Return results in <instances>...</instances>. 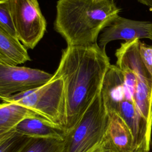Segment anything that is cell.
I'll use <instances>...</instances> for the list:
<instances>
[{
    "label": "cell",
    "mask_w": 152,
    "mask_h": 152,
    "mask_svg": "<svg viewBox=\"0 0 152 152\" xmlns=\"http://www.w3.org/2000/svg\"><path fill=\"white\" fill-rule=\"evenodd\" d=\"M89 152H107V151L103 148V147L100 143L98 145H97L96 147H94L93 150H91Z\"/></svg>",
    "instance_id": "obj_16"
},
{
    "label": "cell",
    "mask_w": 152,
    "mask_h": 152,
    "mask_svg": "<svg viewBox=\"0 0 152 152\" xmlns=\"http://www.w3.org/2000/svg\"><path fill=\"white\" fill-rule=\"evenodd\" d=\"M107 115L108 123L102 145L107 152H135L134 137L126 122L115 113Z\"/></svg>",
    "instance_id": "obj_8"
},
{
    "label": "cell",
    "mask_w": 152,
    "mask_h": 152,
    "mask_svg": "<svg viewBox=\"0 0 152 152\" xmlns=\"http://www.w3.org/2000/svg\"><path fill=\"white\" fill-rule=\"evenodd\" d=\"M141 4L147 6L152 11V0H137Z\"/></svg>",
    "instance_id": "obj_17"
},
{
    "label": "cell",
    "mask_w": 152,
    "mask_h": 152,
    "mask_svg": "<svg viewBox=\"0 0 152 152\" xmlns=\"http://www.w3.org/2000/svg\"><path fill=\"white\" fill-rule=\"evenodd\" d=\"M108 119L100 93L76 125L67 132L64 140V152H89L93 150L102 142Z\"/></svg>",
    "instance_id": "obj_4"
},
{
    "label": "cell",
    "mask_w": 152,
    "mask_h": 152,
    "mask_svg": "<svg viewBox=\"0 0 152 152\" xmlns=\"http://www.w3.org/2000/svg\"><path fill=\"white\" fill-rule=\"evenodd\" d=\"M29 138L14 131L0 140V152H18Z\"/></svg>",
    "instance_id": "obj_13"
},
{
    "label": "cell",
    "mask_w": 152,
    "mask_h": 152,
    "mask_svg": "<svg viewBox=\"0 0 152 152\" xmlns=\"http://www.w3.org/2000/svg\"><path fill=\"white\" fill-rule=\"evenodd\" d=\"M14 131L31 138H52L64 141L67 132L42 116L28 117L21 121Z\"/></svg>",
    "instance_id": "obj_9"
},
{
    "label": "cell",
    "mask_w": 152,
    "mask_h": 152,
    "mask_svg": "<svg viewBox=\"0 0 152 152\" xmlns=\"http://www.w3.org/2000/svg\"><path fill=\"white\" fill-rule=\"evenodd\" d=\"M151 22L134 20L118 15L110 24L105 27L100 34L99 46L105 50L107 44L112 41H126L149 39Z\"/></svg>",
    "instance_id": "obj_7"
},
{
    "label": "cell",
    "mask_w": 152,
    "mask_h": 152,
    "mask_svg": "<svg viewBox=\"0 0 152 152\" xmlns=\"http://www.w3.org/2000/svg\"><path fill=\"white\" fill-rule=\"evenodd\" d=\"M149 39L152 40V23H151V27H150V31H149Z\"/></svg>",
    "instance_id": "obj_18"
},
{
    "label": "cell",
    "mask_w": 152,
    "mask_h": 152,
    "mask_svg": "<svg viewBox=\"0 0 152 152\" xmlns=\"http://www.w3.org/2000/svg\"><path fill=\"white\" fill-rule=\"evenodd\" d=\"M3 102V101H2V100H0V103H1V102Z\"/></svg>",
    "instance_id": "obj_20"
},
{
    "label": "cell",
    "mask_w": 152,
    "mask_h": 152,
    "mask_svg": "<svg viewBox=\"0 0 152 152\" xmlns=\"http://www.w3.org/2000/svg\"><path fill=\"white\" fill-rule=\"evenodd\" d=\"M110 65L106 51L97 43L87 46H67L62 51L52 78H61L64 83L66 132L76 125L100 94Z\"/></svg>",
    "instance_id": "obj_1"
},
{
    "label": "cell",
    "mask_w": 152,
    "mask_h": 152,
    "mask_svg": "<svg viewBox=\"0 0 152 152\" xmlns=\"http://www.w3.org/2000/svg\"><path fill=\"white\" fill-rule=\"evenodd\" d=\"M16 36L26 48L33 49L43 37L46 22L37 0H8Z\"/></svg>",
    "instance_id": "obj_5"
},
{
    "label": "cell",
    "mask_w": 152,
    "mask_h": 152,
    "mask_svg": "<svg viewBox=\"0 0 152 152\" xmlns=\"http://www.w3.org/2000/svg\"><path fill=\"white\" fill-rule=\"evenodd\" d=\"M52 77L38 69L0 64V100L39 87Z\"/></svg>",
    "instance_id": "obj_6"
},
{
    "label": "cell",
    "mask_w": 152,
    "mask_h": 152,
    "mask_svg": "<svg viewBox=\"0 0 152 152\" xmlns=\"http://www.w3.org/2000/svg\"><path fill=\"white\" fill-rule=\"evenodd\" d=\"M140 51L145 66L152 75V46L140 42Z\"/></svg>",
    "instance_id": "obj_15"
},
{
    "label": "cell",
    "mask_w": 152,
    "mask_h": 152,
    "mask_svg": "<svg viewBox=\"0 0 152 152\" xmlns=\"http://www.w3.org/2000/svg\"><path fill=\"white\" fill-rule=\"evenodd\" d=\"M0 26L12 36L17 37L8 0H0Z\"/></svg>",
    "instance_id": "obj_14"
},
{
    "label": "cell",
    "mask_w": 152,
    "mask_h": 152,
    "mask_svg": "<svg viewBox=\"0 0 152 152\" xmlns=\"http://www.w3.org/2000/svg\"><path fill=\"white\" fill-rule=\"evenodd\" d=\"M2 101L26 107L66 131L64 86L61 78H52L39 87L14 94Z\"/></svg>",
    "instance_id": "obj_3"
},
{
    "label": "cell",
    "mask_w": 152,
    "mask_h": 152,
    "mask_svg": "<svg viewBox=\"0 0 152 152\" xmlns=\"http://www.w3.org/2000/svg\"><path fill=\"white\" fill-rule=\"evenodd\" d=\"M36 116H41L18 104L3 101L0 103V140L13 132L23 119Z\"/></svg>",
    "instance_id": "obj_11"
},
{
    "label": "cell",
    "mask_w": 152,
    "mask_h": 152,
    "mask_svg": "<svg viewBox=\"0 0 152 152\" xmlns=\"http://www.w3.org/2000/svg\"><path fill=\"white\" fill-rule=\"evenodd\" d=\"M18 152H64V141L30 137Z\"/></svg>",
    "instance_id": "obj_12"
},
{
    "label": "cell",
    "mask_w": 152,
    "mask_h": 152,
    "mask_svg": "<svg viewBox=\"0 0 152 152\" xmlns=\"http://www.w3.org/2000/svg\"><path fill=\"white\" fill-rule=\"evenodd\" d=\"M119 12L115 0H58L55 28L68 46L93 45Z\"/></svg>",
    "instance_id": "obj_2"
},
{
    "label": "cell",
    "mask_w": 152,
    "mask_h": 152,
    "mask_svg": "<svg viewBox=\"0 0 152 152\" xmlns=\"http://www.w3.org/2000/svg\"><path fill=\"white\" fill-rule=\"evenodd\" d=\"M137 152H149V151H137Z\"/></svg>",
    "instance_id": "obj_19"
},
{
    "label": "cell",
    "mask_w": 152,
    "mask_h": 152,
    "mask_svg": "<svg viewBox=\"0 0 152 152\" xmlns=\"http://www.w3.org/2000/svg\"><path fill=\"white\" fill-rule=\"evenodd\" d=\"M27 49L0 26V64L17 66L30 61Z\"/></svg>",
    "instance_id": "obj_10"
}]
</instances>
